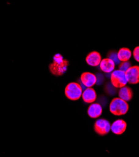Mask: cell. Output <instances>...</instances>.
I'll list each match as a JSON object with an SVG mask.
<instances>
[{"label":"cell","mask_w":139,"mask_h":157,"mask_svg":"<svg viewBox=\"0 0 139 157\" xmlns=\"http://www.w3.org/2000/svg\"><path fill=\"white\" fill-rule=\"evenodd\" d=\"M69 63L61 54H57L53 57V62L49 65V72L53 75L61 76L67 72Z\"/></svg>","instance_id":"cell-1"},{"label":"cell","mask_w":139,"mask_h":157,"mask_svg":"<svg viewBox=\"0 0 139 157\" xmlns=\"http://www.w3.org/2000/svg\"><path fill=\"white\" fill-rule=\"evenodd\" d=\"M129 106L127 103L119 98L113 99L110 104V112L115 116L125 115L129 111Z\"/></svg>","instance_id":"cell-2"},{"label":"cell","mask_w":139,"mask_h":157,"mask_svg":"<svg viewBox=\"0 0 139 157\" xmlns=\"http://www.w3.org/2000/svg\"><path fill=\"white\" fill-rule=\"evenodd\" d=\"M83 90L80 84L77 82H70L65 89V94L67 99L71 101H77L82 95Z\"/></svg>","instance_id":"cell-3"},{"label":"cell","mask_w":139,"mask_h":157,"mask_svg":"<svg viewBox=\"0 0 139 157\" xmlns=\"http://www.w3.org/2000/svg\"><path fill=\"white\" fill-rule=\"evenodd\" d=\"M110 80L113 87L120 89L125 87L128 82L125 72L120 70H115L112 73Z\"/></svg>","instance_id":"cell-4"},{"label":"cell","mask_w":139,"mask_h":157,"mask_svg":"<svg viewBox=\"0 0 139 157\" xmlns=\"http://www.w3.org/2000/svg\"><path fill=\"white\" fill-rule=\"evenodd\" d=\"M93 129L97 135L100 136H105L110 132L111 124L107 120L99 119L95 122Z\"/></svg>","instance_id":"cell-5"},{"label":"cell","mask_w":139,"mask_h":157,"mask_svg":"<svg viewBox=\"0 0 139 157\" xmlns=\"http://www.w3.org/2000/svg\"><path fill=\"white\" fill-rule=\"evenodd\" d=\"M128 82L130 84H137L139 83V66H131L125 72Z\"/></svg>","instance_id":"cell-6"},{"label":"cell","mask_w":139,"mask_h":157,"mask_svg":"<svg viewBox=\"0 0 139 157\" xmlns=\"http://www.w3.org/2000/svg\"><path fill=\"white\" fill-rule=\"evenodd\" d=\"M80 82L86 87H92L97 83V77L89 72H83L80 76Z\"/></svg>","instance_id":"cell-7"},{"label":"cell","mask_w":139,"mask_h":157,"mask_svg":"<svg viewBox=\"0 0 139 157\" xmlns=\"http://www.w3.org/2000/svg\"><path fill=\"white\" fill-rule=\"evenodd\" d=\"M127 129V123L123 120H117L111 125L112 132L117 135H122Z\"/></svg>","instance_id":"cell-8"},{"label":"cell","mask_w":139,"mask_h":157,"mask_svg":"<svg viewBox=\"0 0 139 157\" xmlns=\"http://www.w3.org/2000/svg\"><path fill=\"white\" fill-rule=\"evenodd\" d=\"M102 61V56L97 51L91 52L86 57V62L92 67H97Z\"/></svg>","instance_id":"cell-9"},{"label":"cell","mask_w":139,"mask_h":157,"mask_svg":"<svg viewBox=\"0 0 139 157\" xmlns=\"http://www.w3.org/2000/svg\"><path fill=\"white\" fill-rule=\"evenodd\" d=\"M87 114L92 119L98 118L102 114V108L98 103H92L88 108Z\"/></svg>","instance_id":"cell-10"},{"label":"cell","mask_w":139,"mask_h":157,"mask_svg":"<svg viewBox=\"0 0 139 157\" xmlns=\"http://www.w3.org/2000/svg\"><path fill=\"white\" fill-rule=\"evenodd\" d=\"M82 98L85 103L92 104L97 99V93L93 88L88 87L83 91Z\"/></svg>","instance_id":"cell-11"},{"label":"cell","mask_w":139,"mask_h":157,"mask_svg":"<svg viewBox=\"0 0 139 157\" xmlns=\"http://www.w3.org/2000/svg\"><path fill=\"white\" fill-rule=\"evenodd\" d=\"M100 68L105 73H110L114 70L115 63L111 59L105 58L101 61L100 63Z\"/></svg>","instance_id":"cell-12"},{"label":"cell","mask_w":139,"mask_h":157,"mask_svg":"<svg viewBox=\"0 0 139 157\" xmlns=\"http://www.w3.org/2000/svg\"><path fill=\"white\" fill-rule=\"evenodd\" d=\"M119 98L122 100L128 102L130 101L133 98V91L131 88L128 86H125L120 89L119 91Z\"/></svg>","instance_id":"cell-13"},{"label":"cell","mask_w":139,"mask_h":157,"mask_svg":"<svg viewBox=\"0 0 139 157\" xmlns=\"http://www.w3.org/2000/svg\"><path fill=\"white\" fill-rule=\"evenodd\" d=\"M118 59L121 62L129 61L132 56V52L128 48H122L117 52Z\"/></svg>","instance_id":"cell-14"},{"label":"cell","mask_w":139,"mask_h":157,"mask_svg":"<svg viewBox=\"0 0 139 157\" xmlns=\"http://www.w3.org/2000/svg\"><path fill=\"white\" fill-rule=\"evenodd\" d=\"M108 58L111 59L115 64H119L120 62V60L118 59L117 56V52L116 51H111L108 54Z\"/></svg>","instance_id":"cell-15"},{"label":"cell","mask_w":139,"mask_h":157,"mask_svg":"<svg viewBox=\"0 0 139 157\" xmlns=\"http://www.w3.org/2000/svg\"><path fill=\"white\" fill-rule=\"evenodd\" d=\"M131 67V62L129 61H127V62H122V63H120V65H119V70L126 72Z\"/></svg>","instance_id":"cell-16"},{"label":"cell","mask_w":139,"mask_h":157,"mask_svg":"<svg viewBox=\"0 0 139 157\" xmlns=\"http://www.w3.org/2000/svg\"><path fill=\"white\" fill-rule=\"evenodd\" d=\"M133 56L134 59L139 62V46L136 47L133 51Z\"/></svg>","instance_id":"cell-17"}]
</instances>
